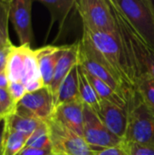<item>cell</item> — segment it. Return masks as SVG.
Masks as SVG:
<instances>
[{"label": "cell", "instance_id": "obj_1", "mask_svg": "<svg viewBox=\"0 0 154 155\" xmlns=\"http://www.w3.org/2000/svg\"><path fill=\"white\" fill-rule=\"evenodd\" d=\"M83 33L106 60L118 79L128 89L135 92L127 47L118 31L115 34H108L93 31L83 26Z\"/></svg>", "mask_w": 154, "mask_h": 155}, {"label": "cell", "instance_id": "obj_2", "mask_svg": "<svg viewBox=\"0 0 154 155\" xmlns=\"http://www.w3.org/2000/svg\"><path fill=\"white\" fill-rule=\"evenodd\" d=\"M78 63L87 73L108 84L129 105L136 91H131L118 79L109 64L84 33L81 39L78 40Z\"/></svg>", "mask_w": 154, "mask_h": 155}, {"label": "cell", "instance_id": "obj_3", "mask_svg": "<svg viewBox=\"0 0 154 155\" xmlns=\"http://www.w3.org/2000/svg\"><path fill=\"white\" fill-rule=\"evenodd\" d=\"M8 83L22 84L27 93L44 86L38 66L35 49L30 45H14L11 48L5 69Z\"/></svg>", "mask_w": 154, "mask_h": 155}, {"label": "cell", "instance_id": "obj_4", "mask_svg": "<svg viewBox=\"0 0 154 155\" xmlns=\"http://www.w3.org/2000/svg\"><path fill=\"white\" fill-rule=\"evenodd\" d=\"M110 5L114 15L116 29L128 49L130 66L134 83L137 76L145 71L150 72L154 77V49L143 42L123 14L111 3Z\"/></svg>", "mask_w": 154, "mask_h": 155}, {"label": "cell", "instance_id": "obj_5", "mask_svg": "<svg viewBox=\"0 0 154 155\" xmlns=\"http://www.w3.org/2000/svg\"><path fill=\"white\" fill-rule=\"evenodd\" d=\"M123 142L154 148V110L137 91L128 105V126Z\"/></svg>", "mask_w": 154, "mask_h": 155}, {"label": "cell", "instance_id": "obj_6", "mask_svg": "<svg viewBox=\"0 0 154 155\" xmlns=\"http://www.w3.org/2000/svg\"><path fill=\"white\" fill-rule=\"evenodd\" d=\"M143 42L154 49V5L151 0H109Z\"/></svg>", "mask_w": 154, "mask_h": 155}, {"label": "cell", "instance_id": "obj_7", "mask_svg": "<svg viewBox=\"0 0 154 155\" xmlns=\"http://www.w3.org/2000/svg\"><path fill=\"white\" fill-rule=\"evenodd\" d=\"M83 26L96 32L115 34L114 15L109 0H78L75 3Z\"/></svg>", "mask_w": 154, "mask_h": 155}, {"label": "cell", "instance_id": "obj_8", "mask_svg": "<svg viewBox=\"0 0 154 155\" xmlns=\"http://www.w3.org/2000/svg\"><path fill=\"white\" fill-rule=\"evenodd\" d=\"M53 155H96L97 151L91 147L84 137L73 133L54 120L47 123Z\"/></svg>", "mask_w": 154, "mask_h": 155}, {"label": "cell", "instance_id": "obj_9", "mask_svg": "<svg viewBox=\"0 0 154 155\" xmlns=\"http://www.w3.org/2000/svg\"><path fill=\"white\" fill-rule=\"evenodd\" d=\"M84 139L95 150L120 146L123 140L112 134L98 114L84 104Z\"/></svg>", "mask_w": 154, "mask_h": 155}, {"label": "cell", "instance_id": "obj_10", "mask_svg": "<svg viewBox=\"0 0 154 155\" xmlns=\"http://www.w3.org/2000/svg\"><path fill=\"white\" fill-rule=\"evenodd\" d=\"M15 111L47 123L51 120L54 111V98L50 88L44 86L36 91L27 93L17 104Z\"/></svg>", "mask_w": 154, "mask_h": 155}, {"label": "cell", "instance_id": "obj_11", "mask_svg": "<svg viewBox=\"0 0 154 155\" xmlns=\"http://www.w3.org/2000/svg\"><path fill=\"white\" fill-rule=\"evenodd\" d=\"M32 4V0H13L10 2L9 18L18 36L20 45L31 46L34 41Z\"/></svg>", "mask_w": 154, "mask_h": 155}, {"label": "cell", "instance_id": "obj_12", "mask_svg": "<svg viewBox=\"0 0 154 155\" xmlns=\"http://www.w3.org/2000/svg\"><path fill=\"white\" fill-rule=\"evenodd\" d=\"M51 119L79 136H84V104L82 101L57 106Z\"/></svg>", "mask_w": 154, "mask_h": 155}, {"label": "cell", "instance_id": "obj_13", "mask_svg": "<svg viewBox=\"0 0 154 155\" xmlns=\"http://www.w3.org/2000/svg\"><path fill=\"white\" fill-rule=\"evenodd\" d=\"M97 114L107 129L123 141L128 126V111L110 102L102 101Z\"/></svg>", "mask_w": 154, "mask_h": 155}, {"label": "cell", "instance_id": "obj_14", "mask_svg": "<svg viewBox=\"0 0 154 155\" xmlns=\"http://www.w3.org/2000/svg\"><path fill=\"white\" fill-rule=\"evenodd\" d=\"M64 48V45H45L35 49L39 71L44 86H50L57 62L63 54Z\"/></svg>", "mask_w": 154, "mask_h": 155}, {"label": "cell", "instance_id": "obj_15", "mask_svg": "<svg viewBox=\"0 0 154 155\" xmlns=\"http://www.w3.org/2000/svg\"><path fill=\"white\" fill-rule=\"evenodd\" d=\"M78 64V41L72 45H64V48L60 59L57 62L52 83L49 86L54 98L55 97L59 86L66 77L71 69Z\"/></svg>", "mask_w": 154, "mask_h": 155}, {"label": "cell", "instance_id": "obj_16", "mask_svg": "<svg viewBox=\"0 0 154 155\" xmlns=\"http://www.w3.org/2000/svg\"><path fill=\"white\" fill-rule=\"evenodd\" d=\"M39 3L44 5L48 9V11L50 12V15H51V21H50V25H49V27L47 30L45 39H47L54 23H56V22L58 23L59 34L57 35V36L54 40V42H55L60 37L59 35H61L64 22H65L69 13L72 11L73 8H75L76 1L75 0H39Z\"/></svg>", "mask_w": 154, "mask_h": 155}, {"label": "cell", "instance_id": "obj_17", "mask_svg": "<svg viewBox=\"0 0 154 155\" xmlns=\"http://www.w3.org/2000/svg\"><path fill=\"white\" fill-rule=\"evenodd\" d=\"M75 64L61 83L54 97V109L64 104L82 101L79 93L78 69Z\"/></svg>", "mask_w": 154, "mask_h": 155}, {"label": "cell", "instance_id": "obj_18", "mask_svg": "<svg viewBox=\"0 0 154 155\" xmlns=\"http://www.w3.org/2000/svg\"><path fill=\"white\" fill-rule=\"evenodd\" d=\"M5 121V128L14 132L23 134L26 136H30L43 122L30 117L22 114L17 113L16 111L4 117Z\"/></svg>", "mask_w": 154, "mask_h": 155}, {"label": "cell", "instance_id": "obj_19", "mask_svg": "<svg viewBox=\"0 0 154 155\" xmlns=\"http://www.w3.org/2000/svg\"><path fill=\"white\" fill-rule=\"evenodd\" d=\"M78 69V83H79V93L80 97L83 102V104L89 108H91L93 111H94L96 114L99 113L101 108L102 100L93 89V85L87 79L84 71L81 64H77Z\"/></svg>", "mask_w": 154, "mask_h": 155}, {"label": "cell", "instance_id": "obj_20", "mask_svg": "<svg viewBox=\"0 0 154 155\" xmlns=\"http://www.w3.org/2000/svg\"><path fill=\"white\" fill-rule=\"evenodd\" d=\"M84 74H85L87 79L89 80V82L91 83V84L93 85V89L95 90V92L97 93V94L99 95V97L101 98L102 101L110 102V103L114 104H116V105H118L120 107H123V108H124V109H126L128 111V104L123 97H121L116 92H114L104 82H103L100 79L93 76L92 74L87 73L84 69Z\"/></svg>", "mask_w": 154, "mask_h": 155}, {"label": "cell", "instance_id": "obj_21", "mask_svg": "<svg viewBox=\"0 0 154 155\" xmlns=\"http://www.w3.org/2000/svg\"><path fill=\"white\" fill-rule=\"evenodd\" d=\"M135 89L141 98L154 110V77L145 71L137 76L135 80Z\"/></svg>", "mask_w": 154, "mask_h": 155}, {"label": "cell", "instance_id": "obj_22", "mask_svg": "<svg viewBox=\"0 0 154 155\" xmlns=\"http://www.w3.org/2000/svg\"><path fill=\"white\" fill-rule=\"evenodd\" d=\"M28 136L5 128L3 141V154L17 155L25 147Z\"/></svg>", "mask_w": 154, "mask_h": 155}, {"label": "cell", "instance_id": "obj_23", "mask_svg": "<svg viewBox=\"0 0 154 155\" xmlns=\"http://www.w3.org/2000/svg\"><path fill=\"white\" fill-rule=\"evenodd\" d=\"M25 147L51 151L52 144L49 134V128L46 123H42L41 125L29 136Z\"/></svg>", "mask_w": 154, "mask_h": 155}, {"label": "cell", "instance_id": "obj_24", "mask_svg": "<svg viewBox=\"0 0 154 155\" xmlns=\"http://www.w3.org/2000/svg\"><path fill=\"white\" fill-rule=\"evenodd\" d=\"M122 148L125 155H154V148L133 143L123 142Z\"/></svg>", "mask_w": 154, "mask_h": 155}, {"label": "cell", "instance_id": "obj_25", "mask_svg": "<svg viewBox=\"0 0 154 155\" xmlns=\"http://www.w3.org/2000/svg\"><path fill=\"white\" fill-rule=\"evenodd\" d=\"M7 91L15 106H17V104L20 102V100L27 94L25 87L19 83H8Z\"/></svg>", "mask_w": 154, "mask_h": 155}, {"label": "cell", "instance_id": "obj_26", "mask_svg": "<svg viewBox=\"0 0 154 155\" xmlns=\"http://www.w3.org/2000/svg\"><path fill=\"white\" fill-rule=\"evenodd\" d=\"M12 46H13V44L0 47V72H5L8 56H9Z\"/></svg>", "mask_w": 154, "mask_h": 155}, {"label": "cell", "instance_id": "obj_27", "mask_svg": "<svg viewBox=\"0 0 154 155\" xmlns=\"http://www.w3.org/2000/svg\"><path fill=\"white\" fill-rule=\"evenodd\" d=\"M10 2L0 0V23L8 24L10 13Z\"/></svg>", "mask_w": 154, "mask_h": 155}, {"label": "cell", "instance_id": "obj_28", "mask_svg": "<svg viewBox=\"0 0 154 155\" xmlns=\"http://www.w3.org/2000/svg\"><path fill=\"white\" fill-rule=\"evenodd\" d=\"M12 44L8 35V24L0 23V47Z\"/></svg>", "mask_w": 154, "mask_h": 155}, {"label": "cell", "instance_id": "obj_29", "mask_svg": "<svg viewBox=\"0 0 154 155\" xmlns=\"http://www.w3.org/2000/svg\"><path fill=\"white\" fill-rule=\"evenodd\" d=\"M52 154L51 151L47 150H38L29 147H25L17 155H50Z\"/></svg>", "mask_w": 154, "mask_h": 155}, {"label": "cell", "instance_id": "obj_30", "mask_svg": "<svg viewBox=\"0 0 154 155\" xmlns=\"http://www.w3.org/2000/svg\"><path fill=\"white\" fill-rule=\"evenodd\" d=\"M121 145L120 146H117V147H113V148L99 150V151H97L96 155H125Z\"/></svg>", "mask_w": 154, "mask_h": 155}, {"label": "cell", "instance_id": "obj_31", "mask_svg": "<svg viewBox=\"0 0 154 155\" xmlns=\"http://www.w3.org/2000/svg\"><path fill=\"white\" fill-rule=\"evenodd\" d=\"M5 131V118H0V155L3 154V141Z\"/></svg>", "mask_w": 154, "mask_h": 155}, {"label": "cell", "instance_id": "obj_32", "mask_svg": "<svg viewBox=\"0 0 154 155\" xmlns=\"http://www.w3.org/2000/svg\"><path fill=\"white\" fill-rule=\"evenodd\" d=\"M8 79L5 72H0V88H7Z\"/></svg>", "mask_w": 154, "mask_h": 155}, {"label": "cell", "instance_id": "obj_33", "mask_svg": "<svg viewBox=\"0 0 154 155\" xmlns=\"http://www.w3.org/2000/svg\"><path fill=\"white\" fill-rule=\"evenodd\" d=\"M0 118H3V111H2V104H1V99H0Z\"/></svg>", "mask_w": 154, "mask_h": 155}, {"label": "cell", "instance_id": "obj_34", "mask_svg": "<svg viewBox=\"0 0 154 155\" xmlns=\"http://www.w3.org/2000/svg\"><path fill=\"white\" fill-rule=\"evenodd\" d=\"M50 155H53V154H50Z\"/></svg>", "mask_w": 154, "mask_h": 155}]
</instances>
